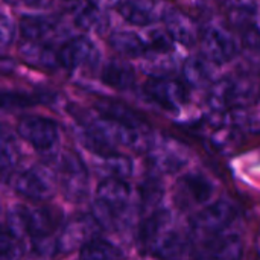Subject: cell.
Returning <instances> with one entry per match:
<instances>
[{
  "mask_svg": "<svg viewBox=\"0 0 260 260\" xmlns=\"http://www.w3.org/2000/svg\"><path fill=\"white\" fill-rule=\"evenodd\" d=\"M14 190L30 201L50 200L58 186V172L46 163H37L23 172L17 174L12 180Z\"/></svg>",
  "mask_w": 260,
  "mask_h": 260,
  "instance_id": "obj_1",
  "label": "cell"
},
{
  "mask_svg": "<svg viewBox=\"0 0 260 260\" xmlns=\"http://www.w3.org/2000/svg\"><path fill=\"white\" fill-rule=\"evenodd\" d=\"M238 212L235 206L225 200H218L201 209L190 218L192 235L204 241L218 233L225 232L235 221Z\"/></svg>",
  "mask_w": 260,
  "mask_h": 260,
  "instance_id": "obj_2",
  "label": "cell"
},
{
  "mask_svg": "<svg viewBox=\"0 0 260 260\" xmlns=\"http://www.w3.org/2000/svg\"><path fill=\"white\" fill-rule=\"evenodd\" d=\"M58 186L70 203H81L88 195V174L84 161L75 152H66L58 165Z\"/></svg>",
  "mask_w": 260,
  "mask_h": 260,
  "instance_id": "obj_3",
  "label": "cell"
},
{
  "mask_svg": "<svg viewBox=\"0 0 260 260\" xmlns=\"http://www.w3.org/2000/svg\"><path fill=\"white\" fill-rule=\"evenodd\" d=\"M146 154V161L149 168L158 175L177 174L189 161L187 148L174 137H163L158 142L154 140Z\"/></svg>",
  "mask_w": 260,
  "mask_h": 260,
  "instance_id": "obj_4",
  "label": "cell"
},
{
  "mask_svg": "<svg viewBox=\"0 0 260 260\" xmlns=\"http://www.w3.org/2000/svg\"><path fill=\"white\" fill-rule=\"evenodd\" d=\"M143 93L149 101L169 113L180 111L189 98L184 81H178L171 76L149 78L143 85Z\"/></svg>",
  "mask_w": 260,
  "mask_h": 260,
  "instance_id": "obj_5",
  "label": "cell"
},
{
  "mask_svg": "<svg viewBox=\"0 0 260 260\" xmlns=\"http://www.w3.org/2000/svg\"><path fill=\"white\" fill-rule=\"evenodd\" d=\"M99 224L96 219L88 215H78L61 225L59 235L56 236L58 253H72L81 250L90 241L98 238Z\"/></svg>",
  "mask_w": 260,
  "mask_h": 260,
  "instance_id": "obj_6",
  "label": "cell"
},
{
  "mask_svg": "<svg viewBox=\"0 0 260 260\" xmlns=\"http://www.w3.org/2000/svg\"><path fill=\"white\" fill-rule=\"evenodd\" d=\"M200 47L203 56H206L215 66L227 64L238 55V44L230 30L215 24L201 30Z\"/></svg>",
  "mask_w": 260,
  "mask_h": 260,
  "instance_id": "obj_7",
  "label": "cell"
},
{
  "mask_svg": "<svg viewBox=\"0 0 260 260\" xmlns=\"http://www.w3.org/2000/svg\"><path fill=\"white\" fill-rule=\"evenodd\" d=\"M17 134L40 152H49L59 139L58 125L43 116H26L17 125Z\"/></svg>",
  "mask_w": 260,
  "mask_h": 260,
  "instance_id": "obj_8",
  "label": "cell"
},
{
  "mask_svg": "<svg viewBox=\"0 0 260 260\" xmlns=\"http://www.w3.org/2000/svg\"><path fill=\"white\" fill-rule=\"evenodd\" d=\"M99 50L94 43L85 37L78 35L67 40L58 50L59 66L67 70H76L81 67H96L99 64Z\"/></svg>",
  "mask_w": 260,
  "mask_h": 260,
  "instance_id": "obj_9",
  "label": "cell"
},
{
  "mask_svg": "<svg viewBox=\"0 0 260 260\" xmlns=\"http://www.w3.org/2000/svg\"><path fill=\"white\" fill-rule=\"evenodd\" d=\"M213 190V184L203 174H186L175 184V204L181 210L206 204L212 198Z\"/></svg>",
  "mask_w": 260,
  "mask_h": 260,
  "instance_id": "obj_10",
  "label": "cell"
},
{
  "mask_svg": "<svg viewBox=\"0 0 260 260\" xmlns=\"http://www.w3.org/2000/svg\"><path fill=\"white\" fill-rule=\"evenodd\" d=\"M244 242L239 235L227 230L203 241L198 256L207 259H239L242 256Z\"/></svg>",
  "mask_w": 260,
  "mask_h": 260,
  "instance_id": "obj_11",
  "label": "cell"
},
{
  "mask_svg": "<svg viewBox=\"0 0 260 260\" xmlns=\"http://www.w3.org/2000/svg\"><path fill=\"white\" fill-rule=\"evenodd\" d=\"M165 27L168 34L174 38V41L192 47L197 41H200V34L197 23L187 14L178 9H166L163 15Z\"/></svg>",
  "mask_w": 260,
  "mask_h": 260,
  "instance_id": "obj_12",
  "label": "cell"
},
{
  "mask_svg": "<svg viewBox=\"0 0 260 260\" xmlns=\"http://www.w3.org/2000/svg\"><path fill=\"white\" fill-rule=\"evenodd\" d=\"M172 216L169 210H152L139 225L137 230V244L143 253H149L158 238L169 230Z\"/></svg>",
  "mask_w": 260,
  "mask_h": 260,
  "instance_id": "obj_13",
  "label": "cell"
},
{
  "mask_svg": "<svg viewBox=\"0 0 260 260\" xmlns=\"http://www.w3.org/2000/svg\"><path fill=\"white\" fill-rule=\"evenodd\" d=\"M96 200L116 212L125 213L131 200V187L123 178L107 177L98 186Z\"/></svg>",
  "mask_w": 260,
  "mask_h": 260,
  "instance_id": "obj_14",
  "label": "cell"
},
{
  "mask_svg": "<svg viewBox=\"0 0 260 260\" xmlns=\"http://www.w3.org/2000/svg\"><path fill=\"white\" fill-rule=\"evenodd\" d=\"M166 11V9H165ZM165 11L160 12L151 0H122L117 5V12L134 26H149L158 18H163Z\"/></svg>",
  "mask_w": 260,
  "mask_h": 260,
  "instance_id": "obj_15",
  "label": "cell"
},
{
  "mask_svg": "<svg viewBox=\"0 0 260 260\" xmlns=\"http://www.w3.org/2000/svg\"><path fill=\"white\" fill-rule=\"evenodd\" d=\"M18 53L21 59L30 67H37L41 70H53L56 66H59L58 52L55 53L52 47H49L44 41L23 38V41L18 44Z\"/></svg>",
  "mask_w": 260,
  "mask_h": 260,
  "instance_id": "obj_16",
  "label": "cell"
},
{
  "mask_svg": "<svg viewBox=\"0 0 260 260\" xmlns=\"http://www.w3.org/2000/svg\"><path fill=\"white\" fill-rule=\"evenodd\" d=\"M233 78V111L245 110L260 99V75L244 72Z\"/></svg>",
  "mask_w": 260,
  "mask_h": 260,
  "instance_id": "obj_17",
  "label": "cell"
},
{
  "mask_svg": "<svg viewBox=\"0 0 260 260\" xmlns=\"http://www.w3.org/2000/svg\"><path fill=\"white\" fill-rule=\"evenodd\" d=\"M101 79L117 91H128L136 85V70L126 61L110 59L101 70Z\"/></svg>",
  "mask_w": 260,
  "mask_h": 260,
  "instance_id": "obj_18",
  "label": "cell"
},
{
  "mask_svg": "<svg viewBox=\"0 0 260 260\" xmlns=\"http://www.w3.org/2000/svg\"><path fill=\"white\" fill-rule=\"evenodd\" d=\"M212 61H209L206 56H190L183 62L181 67V76L187 87L200 90V88H209L213 82V67Z\"/></svg>",
  "mask_w": 260,
  "mask_h": 260,
  "instance_id": "obj_19",
  "label": "cell"
},
{
  "mask_svg": "<svg viewBox=\"0 0 260 260\" xmlns=\"http://www.w3.org/2000/svg\"><path fill=\"white\" fill-rule=\"evenodd\" d=\"M108 46L126 58H143L149 49L148 41L133 30H113L108 35Z\"/></svg>",
  "mask_w": 260,
  "mask_h": 260,
  "instance_id": "obj_20",
  "label": "cell"
},
{
  "mask_svg": "<svg viewBox=\"0 0 260 260\" xmlns=\"http://www.w3.org/2000/svg\"><path fill=\"white\" fill-rule=\"evenodd\" d=\"M56 18L49 15H34L26 14L20 18L18 30L23 38L26 40H35V41H44L56 27Z\"/></svg>",
  "mask_w": 260,
  "mask_h": 260,
  "instance_id": "obj_21",
  "label": "cell"
},
{
  "mask_svg": "<svg viewBox=\"0 0 260 260\" xmlns=\"http://www.w3.org/2000/svg\"><path fill=\"white\" fill-rule=\"evenodd\" d=\"M142 70L149 78L169 76L171 72L175 70V59H174L172 49H152V47H149L148 52L143 55Z\"/></svg>",
  "mask_w": 260,
  "mask_h": 260,
  "instance_id": "obj_22",
  "label": "cell"
},
{
  "mask_svg": "<svg viewBox=\"0 0 260 260\" xmlns=\"http://www.w3.org/2000/svg\"><path fill=\"white\" fill-rule=\"evenodd\" d=\"M189 250H190V244L184 236H181L177 232L168 230L158 238V241L151 248L149 254L160 259H175V257L186 256Z\"/></svg>",
  "mask_w": 260,
  "mask_h": 260,
  "instance_id": "obj_23",
  "label": "cell"
},
{
  "mask_svg": "<svg viewBox=\"0 0 260 260\" xmlns=\"http://www.w3.org/2000/svg\"><path fill=\"white\" fill-rule=\"evenodd\" d=\"M59 225V218L52 209H29L27 233L30 239L53 236V232Z\"/></svg>",
  "mask_w": 260,
  "mask_h": 260,
  "instance_id": "obj_24",
  "label": "cell"
},
{
  "mask_svg": "<svg viewBox=\"0 0 260 260\" xmlns=\"http://www.w3.org/2000/svg\"><path fill=\"white\" fill-rule=\"evenodd\" d=\"M98 111L101 113L102 117H107L113 122L126 125V126H145L146 123L125 104L119 101H101L96 104Z\"/></svg>",
  "mask_w": 260,
  "mask_h": 260,
  "instance_id": "obj_25",
  "label": "cell"
},
{
  "mask_svg": "<svg viewBox=\"0 0 260 260\" xmlns=\"http://www.w3.org/2000/svg\"><path fill=\"white\" fill-rule=\"evenodd\" d=\"M75 24L79 29L91 30V32H104L110 26V18L105 14V9L94 6L88 2L84 8H81L75 17Z\"/></svg>",
  "mask_w": 260,
  "mask_h": 260,
  "instance_id": "obj_26",
  "label": "cell"
},
{
  "mask_svg": "<svg viewBox=\"0 0 260 260\" xmlns=\"http://www.w3.org/2000/svg\"><path fill=\"white\" fill-rule=\"evenodd\" d=\"M163 184L157 177H148L139 184V200H140V207L142 210H157L155 207L161 203L163 200Z\"/></svg>",
  "mask_w": 260,
  "mask_h": 260,
  "instance_id": "obj_27",
  "label": "cell"
},
{
  "mask_svg": "<svg viewBox=\"0 0 260 260\" xmlns=\"http://www.w3.org/2000/svg\"><path fill=\"white\" fill-rule=\"evenodd\" d=\"M123 256V253L113 245L111 242L105 241V239H99L94 238L93 241H90L87 245H84L79 250V257L85 260H101V259H120Z\"/></svg>",
  "mask_w": 260,
  "mask_h": 260,
  "instance_id": "obj_28",
  "label": "cell"
},
{
  "mask_svg": "<svg viewBox=\"0 0 260 260\" xmlns=\"http://www.w3.org/2000/svg\"><path fill=\"white\" fill-rule=\"evenodd\" d=\"M27 219H29V209L24 206H14L6 213V222L3 230H6L11 236L23 241L24 238H29Z\"/></svg>",
  "mask_w": 260,
  "mask_h": 260,
  "instance_id": "obj_29",
  "label": "cell"
},
{
  "mask_svg": "<svg viewBox=\"0 0 260 260\" xmlns=\"http://www.w3.org/2000/svg\"><path fill=\"white\" fill-rule=\"evenodd\" d=\"M18 161H20V149H18L15 140L9 136L3 134L2 148H0V168H2V177L5 181L9 177H12Z\"/></svg>",
  "mask_w": 260,
  "mask_h": 260,
  "instance_id": "obj_30",
  "label": "cell"
},
{
  "mask_svg": "<svg viewBox=\"0 0 260 260\" xmlns=\"http://www.w3.org/2000/svg\"><path fill=\"white\" fill-rule=\"evenodd\" d=\"M104 169L108 174V177H119V178H126L133 174L134 165L133 160L123 154L114 152L108 157H104Z\"/></svg>",
  "mask_w": 260,
  "mask_h": 260,
  "instance_id": "obj_31",
  "label": "cell"
},
{
  "mask_svg": "<svg viewBox=\"0 0 260 260\" xmlns=\"http://www.w3.org/2000/svg\"><path fill=\"white\" fill-rule=\"evenodd\" d=\"M38 104L37 98H32L26 93L20 91H3L2 94V105L5 110L8 108H27Z\"/></svg>",
  "mask_w": 260,
  "mask_h": 260,
  "instance_id": "obj_32",
  "label": "cell"
},
{
  "mask_svg": "<svg viewBox=\"0 0 260 260\" xmlns=\"http://www.w3.org/2000/svg\"><path fill=\"white\" fill-rule=\"evenodd\" d=\"M21 242L20 239L11 236L6 230L2 232L0 236V253L3 259H17L23 254L21 250Z\"/></svg>",
  "mask_w": 260,
  "mask_h": 260,
  "instance_id": "obj_33",
  "label": "cell"
},
{
  "mask_svg": "<svg viewBox=\"0 0 260 260\" xmlns=\"http://www.w3.org/2000/svg\"><path fill=\"white\" fill-rule=\"evenodd\" d=\"M241 30V38H242V44L247 49L251 50H259L260 49V27L257 24L251 23V21H245L239 26Z\"/></svg>",
  "mask_w": 260,
  "mask_h": 260,
  "instance_id": "obj_34",
  "label": "cell"
},
{
  "mask_svg": "<svg viewBox=\"0 0 260 260\" xmlns=\"http://www.w3.org/2000/svg\"><path fill=\"white\" fill-rule=\"evenodd\" d=\"M15 38V24L14 21L6 15L3 14L2 15V21H0V40H2V47L6 49L12 44Z\"/></svg>",
  "mask_w": 260,
  "mask_h": 260,
  "instance_id": "obj_35",
  "label": "cell"
},
{
  "mask_svg": "<svg viewBox=\"0 0 260 260\" xmlns=\"http://www.w3.org/2000/svg\"><path fill=\"white\" fill-rule=\"evenodd\" d=\"M88 2L93 3V5L98 6V8L110 9V8H117V5H119L122 0H88Z\"/></svg>",
  "mask_w": 260,
  "mask_h": 260,
  "instance_id": "obj_36",
  "label": "cell"
},
{
  "mask_svg": "<svg viewBox=\"0 0 260 260\" xmlns=\"http://www.w3.org/2000/svg\"><path fill=\"white\" fill-rule=\"evenodd\" d=\"M15 2H21L26 6H32V8H43L50 3V0H15Z\"/></svg>",
  "mask_w": 260,
  "mask_h": 260,
  "instance_id": "obj_37",
  "label": "cell"
},
{
  "mask_svg": "<svg viewBox=\"0 0 260 260\" xmlns=\"http://www.w3.org/2000/svg\"><path fill=\"white\" fill-rule=\"evenodd\" d=\"M9 69H11V70L14 69V61L9 59L8 56H3V58H2V73L6 75Z\"/></svg>",
  "mask_w": 260,
  "mask_h": 260,
  "instance_id": "obj_38",
  "label": "cell"
},
{
  "mask_svg": "<svg viewBox=\"0 0 260 260\" xmlns=\"http://www.w3.org/2000/svg\"><path fill=\"white\" fill-rule=\"evenodd\" d=\"M66 2H78V0H66Z\"/></svg>",
  "mask_w": 260,
  "mask_h": 260,
  "instance_id": "obj_39",
  "label": "cell"
}]
</instances>
